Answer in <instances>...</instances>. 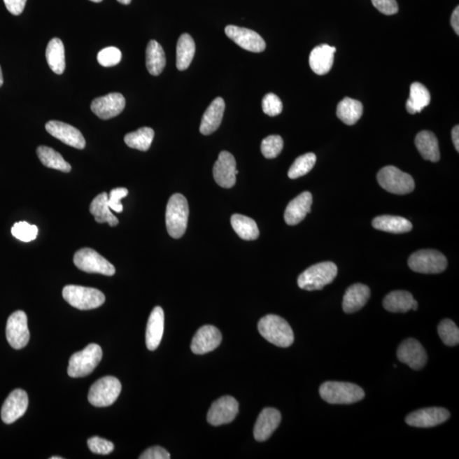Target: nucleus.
<instances>
[{
    "label": "nucleus",
    "instance_id": "1",
    "mask_svg": "<svg viewBox=\"0 0 459 459\" xmlns=\"http://www.w3.org/2000/svg\"><path fill=\"white\" fill-rule=\"evenodd\" d=\"M258 330L262 337L278 347H290L295 341L294 332L290 324L279 316H264L260 320Z\"/></svg>",
    "mask_w": 459,
    "mask_h": 459
},
{
    "label": "nucleus",
    "instance_id": "2",
    "mask_svg": "<svg viewBox=\"0 0 459 459\" xmlns=\"http://www.w3.org/2000/svg\"><path fill=\"white\" fill-rule=\"evenodd\" d=\"M320 397L330 404H353L365 397L361 387L355 383L328 381L319 389Z\"/></svg>",
    "mask_w": 459,
    "mask_h": 459
},
{
    "label": "nucleus",
    "instance_id": "3",
    "mask_svg": "<svg viewBox=\"0 0 459 459\" xmlns=\"http://www.w3.org/2000/svg\"><path fill=\"white\" fill-rule=\"evenodd\" d=\"M189 206L187 199L181 194H174L166 209V227L170 236L181 239L187 231Z\"/></svg>",
    "mask_w": 459,
    "mask_h": 459
},
{
    "label": "nucleus",
    "instance_id": "4",
    "mask_svg": "<svg viewBox=\"0 0 459 459\" xmlns=\"http://www.w3.org/2000/svg\"><path fill=\"white\" fill-rule=\"evenodd\" d=\"M338 274V267L332 262H322L306 269L298 278V285L307 291L320 290L330 284Z\"/></svg>",
    "mask_w": 459,
    "mask_h": 459
},
{
    "label": "nucleus",
    "instance_id": "5",
    "mask_svg": "<svg viewBox=\"0 0 459 459\" xmlns=\"http://www.w3.org/2000/svg\"><path fill=\"white\" fill-rule=\"evenodd\" d=\"M63 298L74 308L81 311L93 310L102 306L106 300L103 292L97 288L67 285L62 291Z\"/></svg>",
    "mask_w": 459,
    "mask_h": 459
},
{
    "label": "nucleus",
    "instance_id": "6",
    "mask_svg": "<svg viewBox=\"0 0 459 459\" xmlns=\"http://www.w3.org/2000/svg\"><path fill=\"white\" fill-rule=\"evenodd\" d=\"M102 359V350L97 344H90L84 350L74 353L69 360L67 374L72 378H82L96 369Z\"/></svg>",
    "mask_w": 459,
    "mask_h": 459
},
{
    "label": "nucleus",
    "instance_id": "7",
    "mask_svg": "<svg viewBox=\"0 0 459 459\" xmlns=\"http://www.w3.org/2000/svg\"><path fill=\"white\" fill-rule=\"evenodd\" d=\"M377 179L379 184L386 191L397 195L409 194L413 192L415 188L413 177L394 166H386L379 170Z\"/></svg>",
    "mask_w": 459,
    "mask_h": 459
},
{
    "label": "nucleus",
    "instance_id": "8",
    "mask_svg": "<svg viewBox=\"0 0 459 459\" xmlns=\"http://www.w3.org/2000/svg\"><path fill=\"white\" fill-rule=\"evenodd\" d=\"M121 390V383L117 378L106 376L99 379L90 387L88 400L94 407H109L120 397Z\"/></svg>",
    "mask_w": 459,
    "mask_h": 459
},
{
    "label": "nucleus",
    "instance_id": "9",
    "mask_svg": "<svg viewBox=\"0 0 459 459\" xmlns=\"http://www.w3.org/2000/svg\"><path fill=\"white\" fill-rule=\"evenodd\" d=\"M409 266L411 270L423 274H438L447 267L446 257L433 249H423L410 256Z\"/></svg>",
    "mask_w": 459,
    "mask_h": 459
},
{
    "label": "nucleus",
    "instance_id": "10",
    "mask_svg": "<svg viewBox=\"0 0 459 459\" xmlns=\"http://www.w3.org/2000/svg\"><path fill=\"white\" fill-rule=\"evenodd\" d=\"M73 262L79 270L87 273H98L111 276L116 272L113 264L92 248L79 249L74 255Z\"/></svg>",
    "mask_w": 459,
    "mask_h": 459
},
{
    "label": "nucleus",
    "instance_id": "11",
    "mask_svg": "<svg viewBox=\"0 0 459 459\" xmlns=\"http://www.w3.org/2000/svg\"><path fill=\"white\" fill-rule=\"evenodd\" d=\"M6 338L10 346L21 350L29 342L30 332L24 311H17L10 316L6 324Z\"/></svg>",
    "mask_w": 459,
    "mask_h": 459
},
{
    "label": "nucleus",
    "instance_id": "12",
    "mask_svg": "<svg viewBox=\"0 0 459 459\" xmlns=\"http://www.w3.org/2000/svg\"><path fill=\"white\" fill-rule=\"evenodd\" d=\"M227 36L237 45L250 52L260 53L266 50V42L256 31L233 25L225 27Z\"/></svg>",
    "mask_w": 459,
    "mask_h": 459
},
{
    "label": "nucleus",
    "instance_id": "13",
    "mask_svg": "<svg viewBox=\"0 0 459 459\" xmlns=\"http://www.w3.org/2000/svg\"><path fill=\"white\" fill-rule=\"evenodd\" d=\"M239 402L234 397H223L213 403L208 413V422L213 426L227 425L239 414Z\"/></svg>",
    "mask_w": 459,
    "mask_h": 459
},
{
    "label": "nucleus",
    "instance_id": "14",
    "mask_svg": "<svg viewBox=\"0 0 459 459\" xmlns=\"http://www.w3.org/2000/svg\"><path fill=\"white\" fill-rule=\"evenodd\" d=\"M213 178L221 188H232L236 184V169L235 157L228 152H221L213 169Z\"/></svg>",
    "mask_w": 459,
    "mask_h": 459
},
{
    "label": "nucleus",
    "instance_id": "15",
    "mask_svg": "<svg viewBox=\"0 0 459 459\" xmlns=\"http://www.w3.org/2000/svg\"><path fill=\"white\" fill-rule=\"evenodd\" d=\"M450 416L449 411L442 407H428L407 415L406 423L417 428H430L445 423Z\"/></svg>",
    "mask_w": 459,
    "mask_h": 459
},
{
    "label": "nucleus",
    "instance_id": "16",
    "mask_svg": "<svg viewBox=\"0 0 459 459\" xmlns=\"http://www.w3.org/2000/svg\"><path fill=\"white\" fill-rule=\"evenodd\" d=\"M397 358L414 370L422 369L428 359L425 348L415 339H407L400 344Z\"/></svg>",
    "mask_w": 459,
    "mask_h": 459
},
{
    "label": "nucleus",
    "instance_id": "17",
    "mask_svg": "<svg viewBox=\"0 0 459 459\" xmlns=\"http://www.w3.org/2000/svg\"><path fill=\"white\" fill-rule=\"evenodd\" d=\"M125 99L120 93H110L98 97L91 103L92 112L101 120H108L117 117L125 108Z\"/></svg>",
    "mask_w": 459,
    "mask_h": 459
},
{
    "label": "nucleus",
    "instance_id": "18",
    "mask_svg": "<svg viewBox=\"0 0 459 459\" xmlns=\"http://www.w3.org/2000/svg\"><path fill=\"white\" fill-rule=\"evenodd\" d=\"M47 132L67 146L77 149H84L86 146L85 137L73 126L60 121H50L45 125Z\"/></svg>",
    "mask_w": 459,
    "mask_h": 459
},
{
    "label": "nucleus",
    "instance_id": "19",
    "mask_svg": "<svg viewBox=\"0 0 459 459\" xmlns=\"http://www.w3.org/2000/svg\"><path fill=\"white\" fill-rule=\"evenodd\" d=\"M29 407V397L26 391L17 389L13 391L3 402L1 418L3 423L10 425L24 415Z\"/></svg>",
    "mask_w": 459,
    "mask_h": 459
},
{
    "label": "nucleus",
    "instance_id": "20",
    "mask_svg": "<svg viewBox=\"0 0 459 459\" xmlns=\"http://www.w3.org/2000/svg\"><path fill=\"white\" fill-rule=\"evenodd\" d=\"M223 341V335L217 327L205 325L199 328L194 336L191 349L194 354L204 355L216 350Z\"/></svg>",
    "mask_w": 459,
    "mask_h": 459
},
{
    "label": "nucleus",
    "instance_id": "21",
    "mask_svg": "<svg viewBox=\"0 0 459 459\" xmlns=\"http://www.w3.org/2000/svg\"><path fill=\"white\" fill-rule=\"evenodd\" d=\"M282 421L280 411L271 407H267L261 411L257 418L254 429L256 441L264 442L271 437L274 431L278 429Z\"/></svg>",
    "mask_w": 459,
    "mask_h": 459
},
{
    "label": "nucleus",
    "instance_id": "22",
    "mask_svg": "<svg viewBox=\"0 0 459 459\" xmlns=\"http://www.w3.org/2000/svg\"><path fill=\"white\" fill-rule=\"evenodd\" d=\"M164 330V312L160 306L153 309L149 316L146 332V344L149 351H155L160 346Z\"/></svg>",
    "mask_w": 459,
    "mask_h": 459
},
{
    "label": "nucleus",
    "instance_id": "23",
    "mask_svg": "<svg viewBox=\"0 0 459 459\" xmlns=\"http://www.w3.org/2000/svg\"><path fill=\"white\" fill-rule=\"evenodd\" d=\"M312 195L311 192H304L297 196L287 206L284 213V219L290 225H295L302 223L307 213L311 212Z\"/></svg>",
    "mask_w": 459,
    "mask_h": 459
},
{
    "label": "nucleus",
    "instance_id": "24",
    "mask_svg": "<svg viewBox=\"0 0 459 459\" xmlns=\"http://www.w3.org/2000/svg\"><path fill=\"white\" fill-rule=\"evenodd\" d=\"M370 298V290L366 285L357 283L348 288L343 299V310L351 314L361 310Z\"/></svg>",
    "mask_w": 459,
    "mask_h": 459
},
{
    "label": "nucleus",
    "instance_id": "25",
    "mask_svg": "<svg viewBox=\"0 0 459 459\" xmlns=\"http://www.w3.org/2000/svg\"><path fill=\"white\" fill-rule=\"evenodd\" d=\"M225 104L223 98L217 97L205 111L200 125V132L209 136L219 129L224 116Z\"/></svg>",
    "mask_w": 459,
    "mask_h": 459
},
{
    "label": "nucleus",
    "instance_id": "26",
    "mask_svg": "<svg viewBox=\"0 0 459 459\" xmlns=\"http://www.w3.org/2000/svg\"><path fill=\"white\" fill-rule=\"evenodd\" d=\"M335 47L320 45L312 50L310 55V66L312 71L318 75H325L332 69L334 62Z\"/></svg>",
    "mask_w": 459,
    "mask_h": 459
},
{
    "label": "nucleus",
    "instance_id": "27",
    "mask_svg": "<svg viewBox=\"0 0 459 459\" xmlns=\"http://www.w3.org/2000/svg\"><path fill=\"white\" fill-rule=\"evenodd\" d=\"M386 310L394 313H405L410 310L417 311L418 304L413 295L407 291H393L388 295L383 302Z\"/></svg>",
    "mask_w": 459,
    "mask_h": 459
},
{
    "label": "nucleus",
    "instance_id": "28",
    "mask_svg": "<svg viewBox=\"0 0 459 459\" xmlns=\"http://www.w3.org/2000/svg\"><path fill=\"white\" fill-rule=\"evenodd\" d=\"M415 145H416L419 153L425 160L433 162V163H437L440 160L441 154L437 138L432 132H427V130L419 132L415 138Z\"/></svg>",
    "mask_w": 459,
    "mask_h": 459
},
{
    "label": "nucleus",
    "instance_id": "29",
    "mask_svg": "<svg viewBox=\"0 0 459 459\" xmlns=\"http://www.w3.org/2000/svg\"><path fill=\"white\" fill-rule=\"evenodd\" d=\"M90 212L94 216L97 223H108L110 227H116L118 225L117 217L111 212L108 205V195L106 192L99 194L91 202Z\"/></svg>",
    "mask_w": 459,
    "mask_h": 459
},
{
    "label": "nucleus",
    "instance_id": "30",
    "mask_svg": "<svg viewBox=\"0 0 459 459\" xmlns=\"http://www.w3.org/2000/svg\"><path fill=\"white\" fill-rule=\"evenodd\" d=\"M373 227L379 231L395 233L409 232L413 229V225L409 220L401 216H381L376 217L373 220Z\"/></svg>",
    "mask_w": 459,
    "mask_h": 459
},
{
    "label": "nucleus",
    "instance_id": "31",
    "mask_svg": "<svg viewBox=\"0 0 459 459\" xmlns=\"http://www.w3.org/2000/svg\"><path fill=\"white\" fill-rule=\"evenodd\" d=\"M46 60L55 73L62 74L66 69L65 48L60 38H54L46 48Z\"/></svg>",
    "mask_w": 459,
    "mask_h": 459
},
{
    "label": "nucleus",
    "instance_id": "32",
    "mask_svg": "<svg viewBox=\"0 0 459 459\" xmlns=\"http://www.w3.org/2000/svg\"><path fill=\"white\" fill-rule=\"evenodd\" d=\"M146 65L148 72L153 76H158L163 72L166 65L165 53L160 43L156 41L148 43L146 51Z\"/></svg>",
    "mask_w": 459,
    "mask_h": 459
},
{
    "label": "nucleus",
    "instance_id": "33",
    "mask_svg": "<svg viewBox=\"0 0 459 459\" xmlns=\"http://www.w3.org/2000/svg\"><path fill=\"white\" fill-rule=\"evenodd\" d=\"M196 52V45L191 35L182 34L178 41L176 47V66L178 70L185 71L188 69Z\"/></svg>",
    "mask_w": 459,
    "mask_h": 459
},
{
    "label": "nucleus",
    "instance_id": "34",
    "mask_svg": "<svg viewBox=\"0 0 459 459\" xmlns=\"http://www.w3.org/2000/svg\"><path fill=\"white\" fill-rule=\"evenodd\" d=\"M430 103V94L426 87L418 82L411 84L410 96L406 104L407 112L410 114L421 113Z\"/></svg>",
    "mask_w": 459,
    "mask_h": 459
},
{
    "label": "nucleus",
    "instance_id": "35",
    "mask_svg": "<svg viewBox=\"0 0 459 459\" xmlns=\"http://www.w3.org/2000/svg\"><path fill=\"white\" fill-rule=\"evenodd\" d=\"M363 106L361 102L354 99L346 97L339 103L337 116L347 125L357 124L362 116Z\"/></svg>",
    "mask_w": 459,
    "mask_h": 459
},
{
    "label": "nucleus",
    "instance_id": "36",
    "mask_svg": "<svg viewBox=\"0 0 459 459\" xmlns=\"http://www.w3.org/2000/svg\"><path fill=\"white\" fill-rule=\"evenodd\" d=\"M233 230L241 239L246 241H253L258 239L260 231L255 221L251 218L239 215H233L231 218Z\"/></svg>",
    "mask_w": 459,
    "mask_h": 459
},
{
    "label": "nucleus",
    "instance_id": "37",
    "mask_svg": "<svg viewBox=\"0 0 459 459\" xmlns=\"http://www.w3.org/2000/svg\"><path fill=\"white\" fill-rule=\"evenodd\" d=\"M37 154L39 160L47 168L60 170L64 173H69L72 169L71 165L65 161L60 153L48 146H38Z\"/></svg>",
    "mask_w": 459,
    "mask_h": 459
},
{
    "label": "nucleus",
    "instance_id": "38",
    "mask_svg": "<svg viewBox=\"0 0 459 459\" xmlns=\"http://www.w3.org/2000/svg\"><path fill=\"white\" fill-rule=\"evenodd\" d=\"M153 138L154 130L151 128L143 127L136 130V132L126 134L125 142L130 148L146 152L151 148Z\"/></svg>",
    "mask_w": 459,
    "mask_h": 459
},
{
    "label": "nucleus",
    "instance_id": "39",
    "mask_svg": "<svg viewBox=\"0 0 459 459\" xmlns=\"http://www.w3.org/2000/svg\"><path fill=\"white\" fill-rule=\"evenodd\" d=\"M316 162V157L314 153H309L299 157L292 164L288 170V176L290 179L295 180L298 178L306 176V174L313 169Z\"/></svg>",
    "mask_w": 459,
    "mask_h": 459
},
{
    "label": "nucleus",
    "instance_id": "40",
    "mask_svg": "<svg viewBox=\"0 0 459 459\" xmlns=\"http://www.w3.org/2000/svg\"><path fill=\"white\" fill-rule=\"evenodd\" d=\"M438 334L447 346H455L459 343V330L452 320H442L438 326Z\"/></svg>",
    "mask_w": 459,
    "mask_h": 459
},
{
    "label": "nucleus",
    "instance_id": "41",
    "mask_svg": "<svg viewBox=\"0 0 459 459\" xmlns=\"http://www.w3.org/2000/svg\"><path fill=\"white\" fill-rule=\"evenodd\" d=\"M11 233L20 241L24 243H29L31 241L36 239L38 233V229L35 225H30L26 221H20L15 223L11 228Z\"/></svg>",
    "mask_w": 459,
    "mask_h": 459
},
{
    "label": "nucleus",
    "instance_id": "42",
    "mask_svg": "<svg viewBox=\"0 0 459 459\" xmlns=\"http://www.w3.org/2000/svg\"><path fill=\"white\" fill-rule=\"evenodd\" d=\"M283 148V138L279 136H270L262 141L261 153L264 157L272 160L279 155Z\"/></svg>",
    "mask_w": 459,
    "mask_h": 459
},
{
    "label": "nucleus",
    "instance_id": "43",
    "mask_svg": "<svg viewBox=\"0 0 459 459\" xmlns=\"http://www.w3.org/2000/svg\"><path fill=\"white\" fill-rule=\"evenodd\" d=\"M122 53L116 47H108L97 55V61L102 66H116L121 62Z\"/></svg>",
    "mask_w": 459,
    "mask_h": 459
},
{
    "label": "nucleus",
    "instance_id": "44",
    "mask_svg": "<svg viewBox=\"0 0 459 459\" xmlns=\"http://www.w3.org/2000/svg\"><path fill=\"white\" fill-rule=\"evenodd\" d=\"M283 102L275 94L269 93L264 96L262 101L263 112L270 117L278 116L282 113Z\"/></svg>",
    "mask_w": 459,
    "mask_h": 459
},
{
    "label": "nucleus",
    "instance_id": "45",
    "mask_svg": "<svg viewBox=\"0 0 459 459\" xmlns=\"http://www.w3.org/2000/svg\"><path fill=\"white\" fill-rule=\"evenodd\" d=\"M88 446L91 452L100 455L110 454L114 449L113 442L98 437L90 438L88 440Z\"/></svg>",
    "mask_w": 459,
    "mask_h": 459
},
{
    "label": "nucleus",
    "instance_id": "46",
    "mask_svg": "<svg viewBox=\"0 0 459 459\" xmlns=\"http://www.w3.org/2000/svg\"><path fill=\"white\" fill-rule=\"evenodd\" d=\"M128 190L124 188L113 189L108 196V205L111 209L117 213H122L124 207L121 203V199L127 197Z\"/></svg>",
    "mask_w": 459,
    "mask_h": 459
},
{
    "label": "nucleus",
    "instance_id": "47",
    "mask_svg": "<svg viewBox=\"0 0 459 459\" xmlns=\"http://www.w3.org/2000/svg\"><path fill=\"white\" fill-rule=\"evenodd\" d=\"M372 3L383 15H391L398 13L397 0H372Z\"/></svg>",
    "mask_w": 459,
    "mask_h": 459
},
{
    "label": "nucleus",
    "instance_id": "48",
    "mask_svg": "<svg viewBox=\"0 0 459 459\" xmlns=\"http://www.w3.org/2000/svg\"><path fill=\"white\" fill-rule=\"evenodd\" d=\"M140 459H169L170 454L163 447L155 446L146 449Z\"/></svg>",
    "mask_w": 459,
    "mask_h": 459
},
{
    "label": "nucleus",
    "instance_id": "49",
    "mask_svg": "<svg viewBox=\"0 0 459 459\" xmlns=\"http://www.w3.org/2000/svg\"><path fill=\"white\" fill-rule=\"evenodd\" d=\"M8 11L14 15H19L25 9L27 0H3Z\"/></svg>",
    "mask_w": 459,
    "mask_h": 459
},
{
    "label": "nucleus",
    "instance_id": "50",
    "mask_svg": "<svg viewBox=\"0 0 459 459\" xmlns=\"http://www.w3.org/2000/svg\"><path fill=\"white\" fill-rule=\"evenodd\" d=\"M451 24H452L453 29L458 35L459 34V7L457 6L456 9L454 10L451 17Z\"/></svg>",
    "mask_w": 459,
    "mask_h": 459
},
{
    "label": "nucleus",
    "instance_id": "51",
    "mask_svg": "<svg viewBox=\"0 0 459 459\" xmlns=\"http://www.w3.org/2000/svg\"><path fill=\"white\" fill-rule=\"evenodd\" d=\"M452 138L455 149L459 152V127L458 125L455 126L452 132Z\"/></svg>",
    "mask_w": 459,
    "mask_h": 459
},
{
    "label": "nucleus",
    "instance_id": "52",
    "mask_svg": "<svg viewBox=\"0 0 459 459\" xmlns=\"http://www.w3.org/2000/svg\"><path fill=\"white\" fill-rule=\"evenodd\" d=\"M117 1L125 6L129 5L132 3V0H117Z\"/></svg>",
    "mask_w": 459,
    "mask_h": 459
},
{
    "label": "nucleus",
    "instance_id": "53",
    "mask_svg": "<svg viewBox=\"0 0 459 459\" xmlns=\"http://www.w3.org/2000/svg\"><path fill=\"white\" fill-rule=\"evenodd\" d=\"M3 84V73H2L1 66H0V87H1Z\"/></svg>",
    "mask_w": 459,
    "mask_h": 459
},
{
    "label": "nucleus",
    "instance_id": "54",
    "mask_svg": "<svg viewBox=\"0 0 459 459\" xmlns=\"http://www.w3.org/2000/svg\"><path fill=\"white\" fill-rule=\"evenodd\" d=\"M90 1L94 2V3H100L102 1V0H90Z\"/></svg>",
    "mask_w": 459,
    "mask_h": 459
},
{
    "label": "nucleus",
    "instance_id": "55",
    "mask_svg": "<svg viewBox=\"0 0 459 459\" xmlns=\"http://www.w3.org/2000/svg\"><path fill=\"white\" fill-rule=\"evenodd\" d=\"M51 459H62L61 457H51Z\"/></svg>",
    "mask_w": 459,
    "mask_h": 459
}]
</instances>
